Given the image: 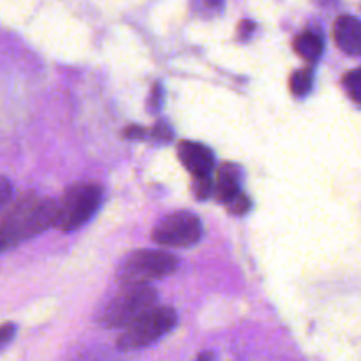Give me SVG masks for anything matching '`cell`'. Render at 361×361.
Masks as SVG:
<instances>
[{
  "label": "cell",
  "mask_w": 361,
  "mask_h": 361,
  "mask_svg": "<svg viewBox=\"0 0 361 361\" xmlns=\"http://www.w3.org/2000/svg\"><path fill=\"white\" fill-rule=\"evenodd\" d=\"M203 235L200 219L190 212H175L161 219L152 231V238L164 247H192Z\"/></svg>",
  "instance_id": "5b68a950"
},
{
  "label": "cell",
  "mask_w": 361,
  "mask_h": 361,
  "mask_svg": "<svg viewBox=\"0 0 361 361\" xmlns=\"http://www.w3.org/2000/svg\"><path fill=\"white\" fill-rule=\"evenodd\" d=\"M344 88L349 97L361 104V67L349 71L344 76Z\"/></svg>",
  "instance_id": "8fae6325"
},
{
  "label": "cell",
  "mask_w": 361,
  "mask_h": 361,
  "mask_svg": "<svg viewBox=\"0 0 361 361\" xmlns=\"http://www.w3.org/2000/svg\"><path fill=\"white\" fill-rule=\"evenodd\" d=\"M242 185V169L236 164H224L219 168L217 180L214 183V194L221 203H228L236 196Z\"/></svg>",
  "instance_id": "ba28073f"
},
{
  "label": "cell",
  "mask_w": 361,
  "mask_h": 361,
  "mask_svg": "<svg viewBox=\"0 0 361 361\" xmlns=\"http://www.w3.org/2000/svg\"><path fill=\"white\" fill-rule=\"evenodd\" d=\"M254 25L250 23V21H242V27H240V32H242V35L249 34V32H252Z\"/></svg>",
  "instance_id": "d6986e66"
},
{
  "label": "cell",
  "mask_w": 361,
  "mask_h": 361,
  "mask_svg": "<svg viewBox=\"0 0 361 361\" xmlns=\"http://www.w3.org/2000/svg\"><path fill=\"white\" fill-rule=\"evenodd\" d=\"M226 207H228V210L231 212L233 215H243L249 212L250 201L245 194L238 192L235 197H233V200H229L228 203H226Z\"/></svg>",
  "instance_id": "7c38bea8"
},
{
  "label": "cell",
  "mask_w": 361,
  "mask_h": 361,
  "mask_svg": "<svg viewBox=\"0 0 361 361\" xmlns=\"http://www.w3.org/2000/svg\"><path fill=\"white\" fill-rule=\"evenodd\" d=\"M157 300V291L148 284L123 286L122 291L102 307L97 321L104 328H127L137 317L154 309Z\"/></svg>",
  "instance_id": "6da1fadb"
},
{
  "label": "cell",
  "mask_w": 361,
  "mask_h": 361,
  "mask_svg": "<svg viewBox=\"0 0 361 361\" xmlns=\"http://www.w3.org/2000/svg\"><path fill=\"white\" fill-rule=\"evenodd\" d=\"M176 324H178V314L175 309L155 305L147 314L137 317L133 324L123 328V334L116 341V348L120 351L143 349L168 335Z\"/></svg>",
  "instance_id": "277c9868"
},
{
  "label": "cell",
  "mask_w": 361,
  "mask_h": 361,
  "mask_svg": "<svg viewBox=\"0 0 361 361\" xmlns=\"http://www.w3.org/2000/svg\"><path fill=\"white\" fill-rule=\"evenodd\" d=\"M314 85V71L310 67H305V69L296 71L291 76V92L295 95H307L310 90H312Z\"/></svg>",
  "instance_id": "30bf717a"
},
{
  "label": "cell",
  "mask_w": 361,
  "mask_h": 361,
  "mask_svg": "<svg viewBox=\"0 0 361 361\" xmlns=\"http://www.w3.org/2000/svg\"><path fill=\"white\" fill-rule=\"evenodd\" d=\"M14 337H16V324L14 323L0 324V351H4V349L14 341Z\"/></svg>",
  "instance_id": "5bb4252c"
},
{
  "label": "cell",
  "mask_w": 361,
  "mask_h": 361,
  "mask_svg": "<svg viewBox=\"0 0 361 361\" xmlns=\"http://www.w3.org/2000/svg\"><path fill=\"white\" fill-rule=\"evenodd\" d=\"M194 361H215V355L210 351H204V353H201V355L197 356Z\"/></svg>",
  "instance_id": "ac0fdd59"
},
{
  "label": "cell",
  "mask_w": 361,
  "mask_h": 361,
  "mask_svg": "<svg viewBox=\"0 0 361 361\" xmlns=\"http://www.w3.org/2000/svg\"><path fill=\"white\" fill-rule=\"evenodd\" d=\"M161 101H162V90H161V85H155L154 90H152V95H150V108L157 109L159 106H161Z\"/></svg>",
  "instance_id": "e0dca14e"
},
{
  "label": "cell",
  "mask_w": 361,
  "mask_h": 361,
  "mask_svg": "<svg viewBox=\"0 0 361 361\" xmlns=\"http://www.w3.org/2000/svg\"><path fill=\"white\" fill-rule=\"evenodd\" d=\"M178 268V259L164 250H134L122 261L116 279L122 286H145L168 277Z\"/></svg>",
  "instance_id": "3957f363"
},
{
  "label": "cell",
  "mask_w": 361,
  "mask_h": 361,
  "mask_svg": "<svg viewBox=\"0 0 361 361\" xmlns=\"http://www.w3.org/2000/svg\"><path fill=\"white\" fill-rule=\"evenodd\" d=\"M178 157L194 178L210 175L215 166V157L210 148L196 141H182L178 147Z\"/></svg>",
  "instance_id": "8992f818"
},
{
  "label": "cell",
  "mask_w": 361,
  "mask_h": 361,
  "mask_svg": "<svg viewBox=\"0 0 361 361\" xmlns=\"http://www.w3.org/2000/svg\"><path fill=\"white\" fill-rule=\"evenodd\" d=\"M13 197V185L7 178H0V210L6 207Z\"/></svg>",
  "instance_id": "9a60e30c"
},
{
  "label": "cell",
  "mask_w": 361,
  "mask_h": 361,
  "mask_svg": "<svg viewBox=\"0 0 361 361\" xmlns=\"http://www.w3.org/2000/svg\"><path fill=\"white\" fill-rule=\"evenodd\" d=\"M152 136L157 137V140H162V141H169L171 140L173 133H171V129L168 127V123H159V126L152 130Z\"/></svg>",
  "instance_id": "2e32d148"
},
{
  "label": "cell",
  "mask_w": 361,
  "mask_h": 361,
  "mask_svg": "<svg viewBox=\"0 0 361 361\" xmlns=\"http://www.w3.org/2000/svg\"><path fill=\"white\" fill-rule=\"evenodd\" d=\"M102 194L104 190L97 183H76L69 187L62 200L56 201L55 228L71 233L87 224L101 207Z\"/></svg>",
  "instance_id": "7a4b0ae2"
},
{
  "label": "cell",
  "mask_w": 361,
  "mask_h": 361,
  "mask_svg": "<svg viewBox=\"0 0 361 361\" xmlns=\"http://www.w3.org/2000/svg\"><path fill=\"white\" fill-rule=\"evenodd\" d=\"M334 37L338 48L349 55H361V21L355 16H341L335 21Z\"/></svg>",
  "instance_id": "52a82bcc"
},
{
  "label": "cell",
  "mask_w": 361,
  "mask_h": 361,
  "mask_svg": "<svg viewBox=\"0 0 361 361\" xmlns=\"http://www.w3.org/2000/svg\"><path fill=\"white\" fill-rule=\"evenodd\" d=\"M194 190H196V196L200 200H207L214 194V182L210 180V175L207 176H196V182H194Z\"/></svg>",
  "instance_id": "4fadbf2b"
},
{
  "label": "cell",
  "mask_w": 361,
  "mask_h": 361,
  "mask_svg": "<svg viewBox=\"0 0 361 361\" xmlns=\"http://www.w3.org/2000/svg\"><path fill=\"white\" fill-rule=\"evenodd\" d=\"M324 42L317 32H303L295 39V51L307 62H317L323 55Z\"/></svg>",
  "instance_id": "9c48e42d"
}]
</instances>
